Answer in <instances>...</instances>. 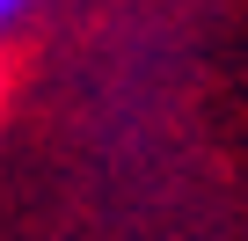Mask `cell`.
<instances>
[{
	"label": "cell",
	"instance_id": "obj_1",
	"mask_svg": "<svg viewBox=\"0 0 248 241\" xmlns=\"http://www.w3.org/2000/svg\"><path fill=\"white\" fill-rule=\"evenodd\" d=\"M30 8H37V0H0V30H8V22H22Z\"/></svg>",
	"mask_w": 248,
	"mask_h": 241
}]
</instances>
